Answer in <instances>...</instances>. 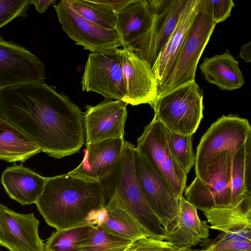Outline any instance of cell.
<instances>
[{
    "label": "cell",
    "instance_id": "6da1fadb",
    "mask_svg": "<svg viewBox=\"0 0 251 251\" xmlns=\"http://www.w3.org/2000/svg\"><path fill=\"white\" fill-rule=\"evenodd\" d=\"M0 116L55 158L78 152L84 143L83 112L45 83L0 90Z\"/></svg>",
    "mask_w": 251,
    "mask_h": 251
},
{
    "label": "cell",
    "instance_id": "7a4b0ae2",
    "mask_svg": "<svg viewBox=\"0 0 251 251\" xmlns=\"http://www.w3.org/2000/svg\"><path fill=\"white\" fill-rule=\"evenodd\" d=\"M35 204L47 224L56 230L93 223L95 213L104 207L103 188L100 181L68 173L46 177Z\"/></svg>",
    "mask_w": 251,
    "mask_h": 251
},
{
    "label": "cell",
    "instance_id": "3957f363",
    "mask_svg": "<svg viewBox=\"0 0 251 251\" xmlns=\"http://www.w3.org/2000/svg\"><path fill=\"white\" fill-rule=\"evenodd\" d=\"M135 146L125 141L123 150L110 172L100 181L103 194L115 193L151 238L165 240L166 231L144 195L136 177Z\"/></svg>",
    "mask_w": 251,
    "mask_h": 251
},
{
    "label": "cell",
    "instance_id": "277c9868",
    "mask_svg": "<svg viewBox=\"0 0 251 251\" xmlns=\"http://www.w3.org/2000/svg\"><path fill=\"white\" fill-rule=\"evenodd\" d=\"M153 109L168 130L193 135L203 117V91L195 80L186 82L158 95Z\"/></svg>",
    "mask_w": 251,
    "mask_h": 251
},
{
    "label": "cell",
    "instance_id": "5b68a950",
    "mask_svg": "<svg viewBox=\"0 0 251 251\" xmlns=\"http://www.w3.org/2000/svg\"><path fill=\"white\" fill-rule=\"evenodd\" d=\"M251 135L249 121L235 115H223L213 123L202 136L195 155L196 176L200 179L213 160L221 152L232 155Z\"/></svg>",
    "mask_w": 251,
    "mask_h": 251
},
{
    "label": "cell",
    "instance_id": "8992f818",
    "mask_svg": "<svg viewBox=\"0 0 251 251\" xmlns=\"http://www.w3.org/2000/svg\"><path fill=\"white\" fill-rule=\"evenodd\" d=\"M232 155L219 153L206 169L201 179L195 177L185 189V198L197 209L203 211L231 204Z\"/></svg>",
    "mask_w": 251,
    "mask_h": 251
},
{
    "label": "cell",
    "instance_id": "52a82bcc",
    "mask_svg": "<svg viewBox=\"0 0 251 251\" xmlns=\"http://www.w3.org/2000/svg\"><path fill=\"white\" fill-rule=\"evenodd\" d=\"M122 49L110 48L89 54L82 77L83 91L94 92L105 100L126 101Z\"/></svg>",
    "mask_w": 251,
    "mask_h": 251
},
{
    "label": "cell",
    "instance_id": "ba28073f",
    "mask_svg": "<svg viewBox=\"0 0 251 251\" xmlns=\"http://www.w3.org/2000/svg\"><path fill=\"white\" fill-rule=\"evenodd\" d=\"M217 24L200 5L171 73L158 87V96L194 81L198 63Z\"/></svg>",
    "mask_w": 251,
    "mask_h": 251
},
{
    "label": "cell",
    "instance_id": "9c48e42d",
    "mask_svg": "<svg viewBox=\"0 0 251 251\" xmlns=\"http://www.w3.org/2000/svg\"><path fill=\"white\" fill-rule=\"evenodd\" d=\"M167 128L153 118L137 140V150L160 172L180 200L186 186L187 175L172 156L167 141Z\"/></svg>",
    "mask_w": 251,
    "mask_h": 251
},
{
    "label": "cell",
    "instance_id": "30bf717a",
    "mask_svg": "<svg viewBox=\"0 0 251 251\" xmlns=\"http://www.w3.org/2000/svg\"><path fill=\"white\" fill-rule=\"evenodd\" d=\"M133 154L138 182L148 203L167 233L177 216L179 199L163 176L135 147Z\"/></svg>",
    "mask_w": 251,
    "mask_h": 251
},
{
    "label": "cell",
    "instance_id": "8fae6325",
    "mask_svg": "<svg viewBox=\"0 0 251 251\" xmlns=\"http://www.w3.org/2000/svg\"><path fill=\"white\" fill-rule=\"evenodd\" d=\"M45 65L25 48L0 35V90L45 83Z\"/></svg>",
    "mask_w": 251,
    "mask_h": 251
},
{
    "label": "cell",
    "instance_id": "7c38bea8",
    "mask_svg": "<svg viewBox=\"0 0 251 251\" xmlns=\"http://www.w3.org/2000/svg\"><path fill=\"white\" fill-rule=\"evenodd\" d=\"M63 30L76 45L92 52L122 46L116 29H104L82 17L68 3L61 0L53 4Z\"/></svg>",
    "mask_w": 251,
    "mask_h": 251
},
{
    "label": "cell",
    "instance_id": "4fadbf2b",
    "mask_svg": "<svg viewBox=\"0 0 251 251\" xmlns=\"http://www.w3.org/2000/svg\"><path fill=\"white\" fill-rule=\"evenodd\" d=\"M187 2V0H170L162 10L153 14V22L150 30L127 48L152 67L175 31Z\"/></svg>",
    "mask_w": 251,
    "mask_h": 251
},
{
    "label": "cell",
    "instance_id": "5bb4252c",
    "mask_svg": "<svg viewBox=\"0 0 251 251\" xmlns=\"http://www.w3.org/2000/svg\"><path fill=\"white\" fill-rule=\"evenodd\" d=\"M127 104L122 100H105L95 106L86 105L83 113L86 145L124 138Z\"/></svg>",
    "mask_w": 251,
    "mask_h": 251
},
{
    "label": "cell",
    "instance_id": "9a60e30c",
    "mask_svg": "<svg viewBox=\"0 0 251 251\" xmlns=\"http://www.w3.org/2000/svg\"><path fill=\"white\" fill-rule=\"evenodd\" d=\"M33 213L21 214L0 204V246L9 251H46Z\"/></svg>",
    "mask_w": 251,
    "mask_h": 251
},
{
    "label": "cell",
    "instance_id": "2e32d148",
    "mask_svg": "<svg viewBox=\"0 0 251 251\" xmlns=\"http://www.w3.org/2000/svg\"><path fill=\"white\" fill-rule=\"evenodd\" d=\"M122 67L126 87V102L132 105L149 104L153 109L158 85L151 67L129 48L122 49Z\"/></svg>",
    "mask_w": 251,
    "mask_h": 251
},
{
    "label": "cell",
    "instance_id": "e0dca14e",
    "mask_svg": "<svg viewBox=\"0 0 251 251\" xmlns=\"http://www.w3.org/2000/svg\"><path fill=\"white\" fill-rule=\"evenodd\" d=\"M202 212L210 228L230 239L251 241V193L247 192L234 205Z\"/></svg>",
    "mask_w": 251,
    "mask_h": 251
},
{
    "label": "cell",
    "instance_id": "ac0fdd59",
    "mask_svg": "<svg viewBox=\"0 0 251 251\" xmlns=\"http://www.w3.org/2000/svg\"><path fill=\"white\" fill-rule=\"evenodd\" d=\"M104 207L95 216L96 226L132 241L148 237L115 193L103 194Z\"/></svg>",
    "mask_w": 251,
    "mask_h": 251
},
{
    "label": "cell",
    "instance_id": "d6986e66",
    "mask_svg": "<svg viewBox=\"0 0 251 251\" xmlns=\"http://www.w3.org/2000/svg\"><path fill=\"white\" fill-rule=\"evenodd\" d=\"M125 141L124 138L111 139L86 145L82 162L68 174L100 181L110 172L120 156Z\"/></svg>",
    "mask_w": 251,
    "mask_h": 251
},
{
    "label": "cell",
    "instance_id": "ffe728a7",
    "mask_svg": "<svg viewBox=\"0 0 251 251\" xmlns=\"http://www.w3.org/2000/svg\"><path fill=\"white\" fill-rule=\"evenodd\" d=\"M209 226L199 217L197 208L182 196L177 216L164 241L179 249L190 248L207 239Z\"/></svg>",
    "mask_w": 251,
    "mask_h": 251
},
{
    "label": "cell",
    "instance_id": "44dd1931",
    "mask_svg": "<svg viewBox=\"0 0 251 251\" xmlns=\"http://www.w3.org/2000/svg\"><path fill=\"white\" fill-rule=\"evenodd\" d=\"M199 4L200 0H187L175 31L151 67L158 87L175 67L188 31L198 11Z\"/></svg>",
    "mask_w": 251,
    "mask_h": 251
},
{
    "label": "cell",
    "instance_id": "7402d4cb",
    "mask_svg": "<svg viewBox=\"0 0 251 251\" xmlns=\"http://www.w3.org/2000/svg\"><path fill=\"white\" fill-rule=\"evenodd\" d=\"M46 177L23 165L13 164L2 172L0 181L9 196L22 205L35 203Z\"/></svg>",
    "mask_w": 251,
    "mask_h": 251
},
{
    "label": "cell",
    "instance_id": "603a6c76",
    "mask_svg": "<svg viewBox=\"0 0 251 251\" xmlns=\"http://www.w3.org/2000/svg\"><path fill=\"white\" fill-rule=\"evenodd\" d=\"M115 29L123 48L141 38L151 29L153 15L147 0H132L116 12Z\"/></svg>",
    "mask_w": 251,
    "mask_h": 251
},
{
    "label": "cell",
    "instance_id": "cb8c5ba5",
    "mask_svg": "<svg viewBox=\"0 0 251 251\" xmlns=\"http://www.w3.org/2000/svg\"><path fill=\"white\" fill-rule=\"evenodd\" d=\"M200 69L207 81L222 90L238 89L245 83L239 62L228 50L222 54L205 57Z\"/></svg>",
    "mask_w": 251,
    "mask_h": 251
},
{
    "label": "cell",
    "instance_id": "d4e9b609",
    "mask_svg": "<svg viewBox=\"0 0 251 251\" xmlns=\"http://www.w3.org/2000/svg\"><path fill=\"white\" fill-rule=\"evenodd\" d=\"M40 151L34 141L0 116V160L24 162Z\"/></svg>",
    "mask_w": 251,
    "mask_h": 251
},
{
    "label": "cell",
    "instance_id": "484cf974",
    "mask_svg": "<svg viewBox=\"0 0 251 251\" xmlns=\"http://www.w3.org/2000/svg\"><path fill=\"white\" fill-rule=\"evenodd\" d=\"M133 241L93 225L78 245V251H124Z\"/></svg>",
    "mask_w": 251,
    "mask_h": 251
},
{
    "label": "cell",
    "instance_id": "4316f807",
    "mask_svg": "<svg viewBox=\"0 0 251 251\" xmlns=\"http://www.w3.org/2000/svg\"><path fill=\"white\" fill-rule=\"evenodd\" d=\"M70 6L82 17L108 30L115 29L117 22L116 12L92 0H67Z\"/></svg>",
    "mask_w": 251,
    "mask_h": 251
},
{
    "label": "cell",
    "instance_id": "83f0119b",
    "mask_svg": "<svg viewBox=\"0 0 251 251\" xmlns=\"http://www.w3.org/2000/svg\"><path fill=\"white\" fill-rule=\"evenodd\" d=\"M167 141L172 156L181 170L187 175L195 163L192 135H183L167 129Z\"/></svg>",
    "mask_w": 251,
    "mask_h": 251
},
{
    "label": "cell",
    "instance_id": "f1b7e54d",
    "mask_svg": "<svg viewBox=\"0 0 251 251\" xmlns=\"http://www.w3.org/2000/svg\"><path fill=\"white\" fill-rule=\"evenodd\" d=\"M93 225L95 224L89 223L70 228L56 230L45 244L46 251H78L79 241Z\"/></svg>",
    "mask_w": 251,
    "mask_h": 251
},
{
    "label": "cell",
    "instance_id": "f546056e",
    "mask_svg": "<svg viewBox=\"0 0 251 251\" xmlns=\"http://www.w3.org/2000/svg\"><path fill=\"white\" fill-rule=\"evenodd\" d=\"M245 144L232 157L231 166L232 202L231 205L239 202L247 191L246 186L245 168ZM251 193V192H250Z\"/></svg>",
    "mask_w": 251,
    "mask_h": 251
},
{
    "label": "cell",
    "instance_id": "4dcf8cb0",
    "mask_svg": "<svg viewBox=\"0 0 251 251\" xmlns=\"http://www.w3.org/2000/svg\"><path fill=\"white\" fill-rule=\"evenodd\" d=\"M31 0H0V28L18 17H25Z\"/></svg>",
    "mask_w": 251,
    "mask_h": 251
},
{
    "label": "cell",
    "instance_id": "1f68e13d",
    "mask_svg": "<svg viewBox=\"0 0 251 251\" xmlns=\"http://www.w3.org/2000/svg\"><path fill=\"white\" fill-rule=\"evenodd\" d=\"M205 251H251V241L235 240L227 238L223 232L214 240H205Z\"/></svg>",
    "mask_w": 251,
    "mask_h": 251
},
{
    "label": "cell",
    "instance_id": "d6a6232c",
    "mask_svg": "<svg viewBox=\"0 0 251 251\" xmlns=\"http://www.w3.org/2000/svg\"><path fill=\"white\" fill-rule=\"evenodd\" d=\"M200 5L217 24L230 17L235 4L232 0H200Z\"/></svg>",
    "mask_w": 251,
    "mask_h": 251
},
{
    "label": "cell",
    "instance_id": "836d02e7",
    "mask_svg": "<svg viewBox=\"0 0 251 251\" xmlns=\"http://www.w3.org/2000/svg\"><path fill=\"white\" fill-rule=\"evenodd\" d=\"M178 250L164 240L147 237L133 241L124 251H177Z\"/></svg>",
    "mask_w": 251,
    "mask_h": 251
},
{
    "label": "cell",
    "instance_id": "e575fe53",
    "mask_svg": "<svg viewBox=\"0 0 251 251\" xmlns=\"http://www.w3.org/2000/svg\"><path fill=\"white\" fill-rule=\"evenodd\" d=\"M245 168L246 189L251 192V135L245 143Z\"/></svg>",
    "mask_w": 251,
    "mask_h": 251
},
{
    "label": "cell",
    "instance_id": "d590c367",
    "mask_svg": "<svg viewBox=\"0 0 251 251\" xmlns=\"http://www.w3.org/2000/svg\"><path fill=\"white\" fill-rule=\"evenodd\" d=\"M93 1L105 5L115 12H118L132 0H92Z\"/></svg>",
    "mask_w": 251,
    "mask_h": 251
},
{
    "label": "cell",
    "instance_id": "8d00e7d4",
    "mask_svg": "<svg viewBox=\"0 0 251 251\" xmlns=\"http://www.w3.org/2000/svg\"><path fill=\"white\" fill-rule=\"evenodd\" d=\"M56 0H31V4H32L36 10L40 14L46 11L49 6L54 4Z\"/></svg>",
    "mask_w": 251,
    "mask_h": 251
},
{
    "label": "cell",
    "instance_id": "74e56055",
    "mask_svg": "<svg viewBox=\"0 0 251 251\" xmlns=\"http://www.w3.org/2000/svg\"><path fill=\"white\" fill-rule=\"evenodd\" d=\"M251 42L241 45L239 56L246 63L251 62Z\"/></svg>",
    "mask_w": 251,
    "mask_h": 251
},
{
    "label": "cell",
    "instance_id": "f35d334b",
    "mask_svg": "<svg viewBox=\"0 0 251 251\" xmlns=\"http://www.w3.org/2000/svg\"><path fill=\"white\" fill-rule=\"evenodd\" d=\"M177 251H205V250L203 249L201 250H193L190 248H182L179 249Z\"/></svg>",
    "mask_w": 251,
    "mask_h": 251
},
{
    "label": "cell",
    "instance_id": "ab89813d",
    "mask_svg": "<svg viewBox=\"0 0 251 251\" xmlns=\"http://www.w3.org/2000/svg\"></svg>",
    "mask_w": 251,
    "mask_h": 251
}]
</instances>
